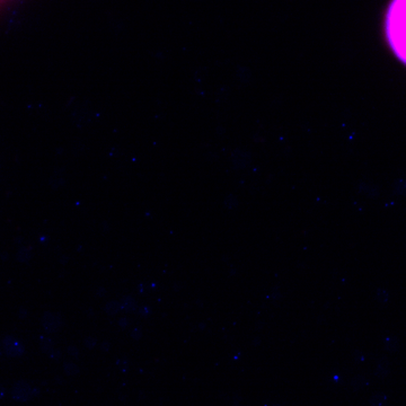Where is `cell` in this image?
Here are the masks:
<instances>
[{
  "instance_id": "8992f818",
  "label": "cell",
  "mask_w": 406,
  "mask_h": 406,
  "mask_svg": "<svg viewBox=\"0 0 406 406\" xmlns=\"http://www.w3.org/2000/svg\"><path fill=\"white\" fill-rule=\"evenodd\" d=\"M376 297H377V299L381 303H386V302H388L389 295H388V292H387L386 290H383V289H378Z\"/></svg>"
},
{
  "instance_id": "52a82bcc",
  "label": "cell",
  "mask_w": 406,
  "mask_h": 406,
  "mask_svg": "<svg viewBox=\"0 0 406 406\" xmlns=\"http://www.w3.org/2000/svg\"><path fill=\"white\" fill-rule=\"evenodd\" d=\"M268 406H282V405H280V404H271V405H268Z\"/></svg>"
},
{
  "instance_id": "5b68a950",
  "label": "cell",
  "mask_w": 406,
  "mask_h": 406,
  "mask_svg": "<svg viewBox=\"0 0 406 406\" xmlns=\"http://www.w3.org/2000/svg\"><path fill=\"white\" fill-rule=\"evenodd\" d=\"M385 349L389 352H395L398 349V341L396 337L388 336L385 341Z\"/></svg>"
},
{
  "instance_id": "277c9868",
  "label": "cell",
  "mask_w": 406,
  "mask_h": 406,
  "mask_svg": "<svg viewBox=\"0 0 406 406\" xmlns=\"http://www.w3.org/2000/svg\"><path fill=\"white\" fill-rule=\"evenodd\" d=\"M368 385V381H367V378L364 377V376H361V375H358V376H355V378L352 379V381H351V386H352V388L355 389V390H360V389H362V388H364V387H366Z\"/></svg>"
},
{
  "instance_id": "6da1fadb",
  "label": "cell",
  "mask_w": 406,
  "mask_h": 406,
  "mask_svg": "<svg viewBox=\"0 0 406 406\" xmlns=\"http://www.w3.org/2000/svg\"><path fill=\"white\" fill-rule=\"evenodd\" d=\"M386 39L394 54L406 65V0H392L385 18Z\"/></svg>"
},
{
  "instance_id": "7a4b0ae2",
  "label": "cell",
  "mask_w": 406,
  "mask_h": 406,
  "mask_svg": "<svg viewBox=\"0 0 406 406\" xmlns=\"http://www.w3.org/2000/svg\"><path fill=\"white\" fill-rule=\"evenodd\" d=\"M376 376L379 378H385L389 374V362L386 359H381L376 368Z\"/></svg>"
},
{
  "instance_id": "3957f363",
  "label": "cell",
  "mask_w": 406,
  "mask_h": 406,
  "mask_svg": "<svg viewBox=\"0 0 406 406\" xmlns=\"http://www.w3.org/2000/svg\"><path fill=\"white\" fill-rule=\"evenodd\" d=\"M371 406H385L387 403V396L383 393H375L370 397Z\"/></svg>"
}]
</instances>
